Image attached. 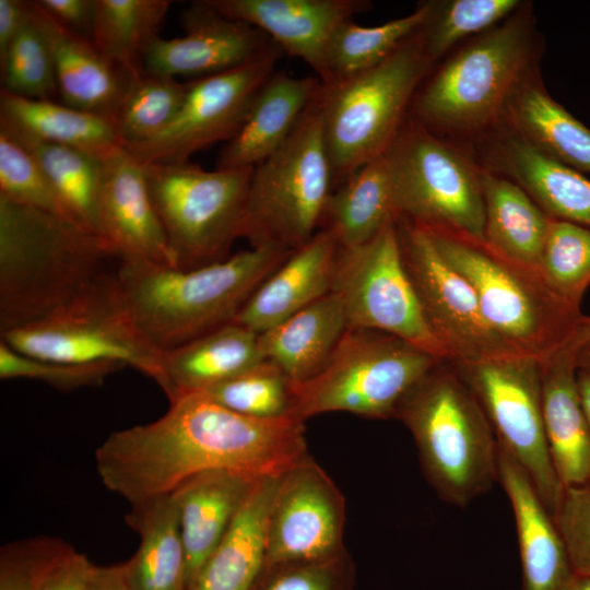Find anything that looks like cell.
<instances>
[{
	"label": "cell",
	"instance_id": "cell-12",
	"mask_svg": "<svg viewBox=\"0 0 590 590\" xmlns=\"http://www.w3.org/2000/svg\"><path fill=\"white\" fill-rule=\"evenodd\" d=\"M252 172L205 170L189 161L145 165L150 197L178 269L228 258L239 237Z\"/></svg>",
	"mask_w": 590,
	"mask_h": 590
},
{
	"label": "cell",
	"instance_id": "cell-14",
	"mask_svg": "<svg viewBox=\"0 0 590 590\" xmlns=\"http://www.w3.org/2000/svg\"><path fill=\"white\" fill-rule=\"evenodd\" d=\"M396 221L363 245L340 247L332 292L349 328L387 332L446 359L405 272Z\"/></svg>",
	"mask_w": 590,
	"mask_h": 590
},
{
	"label": "cell",
	"instance_id": "cell-15",
	"mask_svg": "<svg viewBox=\"0 0 590 590\" xmlns=\"http://www.w3.org/2000/svg\"><path fill=\"white\" fill-rule=\"evenodd\" d=\"M396 223L405 272L446 359L474 363L517 356L488 324L473 288L446 262L428 233L404 220Z\"/></svg>",
	"mask_w": 590,
	"mask_h": 590
},
{
	"label": "cell",
	"instance_id": "cell-48",
	"mask_svg": "<svg viewBox=\"0 0 590 590\" xmlns=\"http://www.w3.org/2000/svg\"><path fill=\"white\" fill-rule=\"evenodd\" d=\"M553 518L574 573L590 577V484L565 486Z\"/></svg>",
	"mask_w": 590,
	"mask_h": 590
},
{
	"label": "cell",
	"instance_id": "cell-45",
	"mask_svg": "<svg viewBox=\"0 0 590 590\" xmlns=\"http://www.w3.org/2000/svg\"><path fill=\"white\" fill-rule=\"evenodd\" d=\"M125 368L115 362L62 363L19 353L0 341V378L31 379L61 391L101 386L113 373Z\"/></svg>",
	"mask_w": 590,
	"mask_h": 590
},
{
	"label": "cell",
	"instance_id": "cell-7",
	"mask_svg": "<svg viewBox=\"0 0 590 590\" xmlns=\"http://www.w3.org/2000/svg\"><path fill=\"white\" fill-rule=\"evenodd\" d=\"M425 231L446 262L469 282L486 321L516 354L544 361L567 346L585 321L580 308L560 299L538 269L484 240Z\"/></svg>",
	"mask_w": 590,
	"mask_h": 590
},
{
	"label": "cell",
	"instance_id": "cell-23",
	"mask_svg": "<svg viewBox=\"0 0 590 590\" xmlns=\"http://www.w3.org/2000/svg\"><path fill=\"white\" fill-rule=\"evenodd\" d=\"M497 482L515 518L522 590H565L575 573L553 515L524 470L500 447Z\"/></svg>",
	"mask_w": 590,
	"mask_h": 590
},
{
	"label": "cell",
	"instance_id": "cell-1",
	"mask_svg": "<svg viewBox=\"0 0 590 590\" xmlns=\"http://www.w3.org/2000/svg\"><path fill=\"white\" fill-rule=\"evenodd\" d=\"M307 457L303 420L247 416L193 392L151 423L111 433L95 463L104 486L132 505L168 495L202 472L279 477Z\"/></svg>",
	"mask_w": 590,
	"mask_h": 590
},
{
	"label": "cell",
	"instance_id": "cell-22",
	"mask_svg": "<svg viewBox=\"0 0 590 590\" xmlns=\"http://www.w3.org/2000/svg\"><path fill=\"white\" fill-rule=\"evenodd\" d=\"M339 241L319 229L251 294L232 322L258 334L332 292Z\"/></svg>",
	"mask_w": 590,
	"mask_h": 590
},
{
	"label": "cell",
	"instance_id": "cell-11",
	"mask_svg": "<svg viewBox=\"0 0 590 590\" xmlns=\"http://www.w3.org/2000/svg\"><path fill=\"white\" fill-rule=\"evenodd\" d=\"M118 267V266H117ZM1 341L27 356L62 362H115L164 388L161 351L137 326L117 268L98 276L70 302L32 323L1 333Z\"/></svg>",
	"mask_w": 590,
	"mask_h": 590
},
{
	"label": "cell",
	"instance_id": "cell-6",
	"mask_svg": "<svg viewBox=\"0 0 590 590\" xmlns=\"http://www.w3.org/2000/svg\"><path fill=\"white\" fill-rule=\"evenodd\" d=\"M434 67L417 30L376 66L321 82L316 101L333 190L388 151Z\"/></svg>",
	"mask_w": 590,
	"mask_h": 590
},
{
	"label": "cell",
	"instance_id": "cell-39",
	"mask_svg": "<svg viewBox=\"0 0 590 590\" xmlns=\"http://www.w3.org/2000/svg\"><path fill=\"white\" fill-rule=\"evenodd\" d=\"M426 15L420 33L436 64L458 46L493 28L523 3L519 0L423 1Z\"/></svg>",
	"mask_w": 590,
	"mask_h": 590
},
{
	"label": "cell",
	"instance_id": "cell-43",
	"mask_svg": "<svg viewBox=\"0 0 590 590\" xmlns=\"http://www.w3.org/2000/svg\"><path fill=\"white\" fill-rule=\"evenodd\" d=\"M202 393L247 416L279 418L293 415L292 382L267 359Z\"/></svg>",
	"mask_w": 590,
	"mask_h": 590
},
{
	"label": "cell",
	"instance_id": "cell-27",
	"mask_svg": "<svg viewBox=\"0 0 590 590\" xmlns=\"http://www.w3.org/2000/svg\"><path fill=\"white\" fill-rule=\"evenodd\" d=\"M256 480L228 471L191 476L170 494L187 560L188 590L213 553Z\"/></svg>",
	"mask_w": 590,
	"mask_h": 590
},
{
	"label": "cell",
	"instance_id": "cell-52",
	"mask_svg": "<svg viewBox=\"0 0 590 590\" xmlns=\"http://www.w3.org/2000/svg\"><path fill=\"white\" fill-rule=\"evenodd\" d=\"M90 590H130L123 573L122 564L96 566L94 565Z\"/></svg>",
	"mask_w": 590,
	"mask_h": 590
},
{
	"label": "cell",
	"instance_id": "cell-31",
	"mask_svg": "<svg viewBox=\"0 0 590 590\" xmlns=\"http://www.w3.org/2000/svg\"><path fill=\"white\" fill-rule=\"evenodd\" d=\"M503 123L553 160L590 174V128L556 102L546 90L540 67L511 94Z\"/></svg>",
	"mask_w": 590,
	"mask_h": 590
},
{
	"label": "cell",
	"instance_id": "cell-38",
	"mask_svg": "<svg viewBox=\"0 0 590 590\" xmlns=\"http://www.w3.org/2000/svg\"><path fill=\"white\" fill-rule=\"evenodd\" d=\"M426 9L420 2L408 15L376 26H362L353 19L332 33L324 57L322 83L367 70L387 58L424 23Z\"/></svg>",
	"mask_w": 590,
	"mask_h": 590
},
{
	"label": "cell",
	"instance_id": "cell-54",
	"mask_svg": "<svg viewBox=\"0 0 590 590\" xmlns=\"http://www.w3.org/2000/svg\"><path fill=\"white\" fill-rule=\"evenodd\" d=\"M588 341H590V317H586L585 321L581 323L568 345L565 347L577 350Z\"/></svg>",
	"mask_w": 590,
	"mask_h": 590
},
{
	"label": "cell",
	"instance_id": "cell-2",
	"mask_svg": "<svg viewBox=\"0 0 590 590\" xmlns=\"http://www.w3.org/2000/svg\"><path fill=\"white\" fill-rule=\"evenodd\" d=\"M543 40L531 3L467 40L435 66L409 116L432 132L470 146L499 127L518 84L540 67Z\"/></svg>",
	"mask_w": 590,
	"mask_h": 590
},
{
	"label": "cell",
	"instance_id": "cell-30",
	"mask_svg": "<svg viewBox=\"0 0 590 590\" xmlns=\"http://www.w3.org/2000/svg\"><path fill=\"white\" fill-rule=\"evenodd\" d=\"M347 329L342 302L331 292L260 333L259 346L264 359L297 385L324 368Z\"/></svg>",
	"mask_w": 590,
	"mask_h": 590
},
{
	"label": "cell",
	"instance_id": "cell-29",
	"mask_svg": "<svg viewBox=\"0 0 590 590\" xmlns=\"http://www.w3.org/2000/svg\"><path fill=\"white\" fill-rule=\"evenodd\" d=\"M263 361L259 334L229 322L162 351L163 391L172 402L182 394L203 392Z\"/></svg>",
	"mask_w": 590,
	"mask_h": 590
},
{
	"label": "cell",
	"instance_id": "cell-53",
	"mask_svg": "<svg viewBox=\"0 0 590 590\" xmlns=\"http://www.w3.org/2000/svg\"><path fill=\"white\" fill-rule=\"evenodd\" d=\"M577 384H578L580 401H581L585 416H586L588 427L590 430V375L581 370H578Z\"/></svg>",
	"mask_w": 590,
	"mask_h": 590
},
{
	"label": "cell",
	"instance_id": "cell-18",
	"mask_svg": "<svg viewBox=\"0 0 590 590\" xmlns=\"http://www.w3.org/2000/svg\"><path fill=\"white\" fill-rule=\"evenodd\" d=\"M181 23L185 35L153 42L143 59L144 72L198 80L248 62L272 42L257 27L219 14L204 0L184 11Z\"/></svg>",
	"mask_w": 590,
	"mask_h": 590
},
{
	"label": "cell",
	"instance_id": "cell-5",
	"mask_svg": "<svg viewBox=\"0 0 590 590\" xmlns=\"http://www.w3.org/2000/svg\"><path fill=\"white\" fill-rule=\"evenodd\" d=\"M394 417L411 433L423 472L444 502L464 507L498 481L496 437L456 363L442 359L432 368Z\"/></svg>",
	"mask_w": 590,
	"mask_h": 590
},
{
	"label": "cell",
	"instance_id": "cell-17",
	"mask_svg": "<svg viewBox=\"0 0 590 590\" xmlns=\"http://www.w3.org/2000/svg\"><path fill=\"white\" fill-rule=\"evenodd\" d=\"M344 523L343 495L307 457L280 479L269 518L267 564L320 560L346 552Z\"/></svg>",
	"mask_w": 590,
	"mask_h": 590
},
{
	"label": "cell",
	"instance_id": "cell-28",
	"mask_svg": "<svg viewBox=\"0 0 590 590\" xmlns=\"http://www.w3.org/2000/svg\"><path fill=\"white\" fill-rule=\"evenodd\" d=\"M280 479L253 482L189 590H252L267 564L269 518Z\"/></svg>",
	"mask_w": 590,
	"mask_h": 590
},
{
	"label": "cell",
	"instance_id": "cell-19",
	"mask_svg": "<svg viewBox=\"0 0 590 590\" xmlns=\"http://www.w3.org/2000/svg\"><path fill=\"white\" fill-rule=\"evenodd\" d=\"M101 236L119 261L143 260L176 267L153 206L145 165L123 146L99 156Z\"/></svg>",
	"mask_w": 590,
	"mask_h": 590
},
{
	"label": "cell",
	"instance_id": "cell-4",
	"mask_svg": "<svg viewBox=\"0 0 590 590\" xmlns=\"http://www.w3.org/2000/svg\"><path fill=\"white\" fill-rule=\"evenodd\" d=\"M292 252L251 247L192 270L122 260L117 274L137 326L162 352L232 322L258 286Z\"/></svg>",
	"mask_w": 590,
	"mask_h": 590
},
{
	"label": "cell",
	"instance_id": "cell-10",
	"mask_svg": "<svg viewBox=\"0 0 590 590\" xmlns=\"http://www.w3.org/2000/svg\"><path fill=\"white\" fill-rule=\"evenodd\" d=\"M442 359L390 333L349 328L319 374L292 384L293 415L303 421L331 412L394 417L408 393Z\"/></svg>",
	"mask_w": 590,
	"mask_h": 590
},
{
	"label": "cell",
	"instance_id": "cell-44",
	"mask_svg": "<svg viewBox=\"0 0 590 590\" xmlns=\"http://www.w3.org/2000/svg\"><path fill=\"white\" fill-rule=\"evenodd\" d=\"M0 196L71 221L58 193L36 158L9 131L1 127Z\"/></svg>",
	"mask_w": 590,
	"mask_h": 590
},
{
	"label": "cell",
	"instance_id": "cell-50",
	"mask_svg": "<svg viewBox=\"0 0 590 590\" xmlns=\"http://www.w3.org/2000/svg\"><path fill=\"white\" fill-rule=\"evenodd\" d=\"M94 564L72 548L39 590H90Z\"/></svg>",
	"mask_w": 590,
	"mask_h": 590
},
{
	"label": "cell",
	"instance_id": "cell-8",
	"mask_svg": "<svg viewBox=\"0 0 590 590\" xmlns=\"http://www.w3.org/2000/svg\"><path fill=\"white\" fill-rule=\"evenodd\" d=\"M332 190L315 98L284 144L253 167L239 237L252 248L298 249L319 231Z\"/></svg>",
	"mask_w": 590,
	"mask_h": 590
},
{
	"label": "cell",
	"instance_id": "cell-56",
	"mask_svg": "<svg viewBox=\"0 0 590 590\" xmlns=\"http://www.w3.org/2000/svg\"><path fill=\"white\" fill-rule=\"evenodd\" d=\"M565 590H590V577L575 574Z\"/></svg>",
	"mask_w": 590,
	"mask_h": 590
},
{
	"label": "cell",
	"instance_id": "cell-9",
	"mask_svg": "<svg viewBox=\"0 0 590 590\" xmlns=\"http://www.w3.org/2000/svg\"><path fill=\"white\" fill-rule=\"evenodd\" d=\"M385 157L397 220L484 240L481 166L470 148L408 115Z\"/></svg>",
	"mask_w": 590,
	"mask_h": 590
},
{
	"label": "cell",
	"instance_id": "cell-32",
	"mask_svg": "<svg viewBox=\"0 0 590 590\" xmlns=\"http://www.w3.org/2000/svg\"><path fill=\"white\" fill-rule=\"evenodd\" d=\"M126 522L140 536L138 550L122 564L130 590H188L186 552L172 494L132 504Z\"/></svg>",
	"mask_w": 590,
	"mask_h": 590
},
{
	"label": "cell",
	"instance_id": "cell-55",
	"mask_svg": "<svg viewBox=\"0 0 590 590\" xmlns=\"http://www.w3.org/2000/svg\"><path fill=\"white\" fill-rule=\"evenodd\" d=\"M576 363L578 370L590 375V341L576 350Z\"/></svg>",
	"mask_w": 590,
	"mask_h": 590
},
{
	"label": "cell",
	"instance_id": "cell-25",
	"mask_svg": "<svg viewBox=\"0 0 590 590\" xmlns=\"http://www.w3.org/2000/svg\"><path fill=\"white\" fill-rule=\"evenodd\" d=\"M32 3L50 44L61 103L115 122L132 76L104 57L90 39L63 28L36 1Z\"/></svg>",
	"mask_w": 590,
	"mask_h": 590
},
{
	"label": "cell",
	"instance_id": "cell-36",
	"mask_svg": "<svg viewBox=\"0 0 590 590\" xmlns=\"http://www.w3.org/2000/svg\"><path fill=\"white\" fill-rule=\"evenodd\" d=\"M168 0H95L91 42L109 61L137 76L157 39L170 7Z\"/></svg>",
	"mask_w": 590,
	"mask_h": 590
},
{
	"label": "cell",
	"instance_id": "cell-42",
	"mask_svg": "<svg viewBox=\"0 0 590 590\" xmlns=\"http://www.w3.org/2000/svg\"><path fill=\"white\" fill-rule=\"evenodd\" d=\"M0 69L2 91L46 101L58 94L52 51L33 3L32 19L0 56Z\"/></svg>",
	"mask_w": 590,
	"mask_h": 590
},
{
	"label": "cell",
	"instance_id": "cell-21",
	"mask_svg": "<svg viewBox=\"0 0 590 590\" xmlns=\"http://www.w3.org/2000/svg\"><path fill=\"white\" fill-rule=\"evenodd\" d=\"M219 14L263 32L322 81L329 39L342 22L371 7L366 0H204Z\"/></svg>",
	"mask_w": 590,
	"mask_h": 590
},
{
	"label": "cell",
	"instance_id": "cell-20",
	"mask_svg": "<svg viewBox=\"0 0 590 590\" xmlns=\"http://www.w3.org/2000/svg\"><path fill=\"white\" fill-rule=\"evenodd\" d=\"M477 163L519 185L552 219L590 227V179L503 123L471 144Z\"/></svg>",
	"mask_w": 590,
	"mask_h": 590
},
{
	"label": "cell",
	"instance_id": "cell-13",
	"mask_svg": "<svg viewBox=\"0 0 590 590\" xmlns=\"http://www.w3.org/2000/svg\"><path fill=\"white\" fill-rule=\"evenodd\" d=\"M456 365L477 397L498 447L524 470L553 515L564 486L546 439L541 361L517 355Z\"/></svg>",
	"mask_w": 590,
	"mask_h": 590
},
{
	"label": "cell",
	"instance_id": "cell-24",
	"mask_svg": "<svg viewBox=\"0 0 590 590\" xmlns=\"http://www.w3.org/2000/svg\"><path fill=\"white\" fill-rule=\"evenodd\" d=\"M320 85L317 76L274 72L256 94L238 132L220 151L215 168L256 167L272 155L288 139Z\"/></svg>",
	"mask_w": 590,
	"mask_h": 590
},
{
	"label": "cell",
	"instance_id": "cell-16",
	"mask_svg": "<svg viewBox=\"0 0 590 590\" xmlns=\"http://www.w3.org/2000/svg\"><path fill=\"white\" fill-rule=\"evenodd\" d=\"M283 50L274 43L234 69L189 81L173 121L154 138L123 146L142 164L188 162L196 152L228 142L240 129L261 86L275 72Z\"/></svg>",
	"mask_w": 590,
	"mask_h": 590
},
{
	"label": "cell",
	"instance_id": "cell-35",
	"mask_svg": "<svg viewBox=\"0 0 590 590\" xmlns=\"http://www.w3.org/2000/svg\"><path fill=\"white\" fill-rule=\"evenodd\" d=\"M396 220L392 184L384 154L332 190L319 229L331 231L340 247H356Z\"/></svg>",
	"mask_w": 590,
	"mask_h": 590
},
{
	"label": "cell",
	"instance_id": "cell-49",
	"mask_svg": "<svg viewBox=\"0 0 590 590\" xmlns=\"http://www.w3.org/2000/svg\"><path fill=\"white\" fill-rule=\"evenodd\" d=\"M36 3L60 26L91 40L95 0H37Z\"/></svg>",
	"mask_w": 590,
	"mask_h": 590
},
{
	"label": "cell",
	"instance_id": "cell-34",
	"mask_svg": "<svg viewBox=\"0 0 590 590\" xmlns=\"http://www.w3.org/2000/svg\"><path fill=\"white\" fill-rule=\"evenodd\" d=\"M0 126L97 156L122 146L111 119L55 101L25 98L2 90Z\"/></svg>",
	"mask_w": 590,
	"mask_h": 590
},
{
	"label": "cell",
	"instance_id": "cell-33",
	"mask_svg": "<svg viewBox=\"0 0 590 590\" xmlns=\"http://www.w3.org/2000/svg\"><path fill=\"white\" fill-rule=\"evenodd\" d=\"M480 176L484 241L504 256L538 269L551 217L511 179L483 166Z\"/></svg>",
	"mask_w": 590,
	"mask_h": 590
},
{
	"label": "cell",
	"instance_id": "cell-41",
	"mask_svg": "<svg viewBox=\"0 0 590 590\" xmlns=\"http://www.w3.org/2000/svg\"><path fill=\"white\" fill-rule=\"evenodd\" d=\"M538 270L560 299L580 308L590 285V227L551 217Z\"/></svg>",
	"mask_w": 590,
	"mask_h": 590
},
{
	"label": "cell",
	"instance_id": "cell-40",
	"mask_svg": "<svg viewBox=\"0 0 590 590\" xmlns=\"http://www.w3.org/2000/svg\"><path fill=\"white\" fill-rule=\"evenodd\" d=\"M189 82L142 72L132 76L115 125L122 146L145 142L162 132L178 114Z\"/></svg>",
	"mask_w": 590,
	"mask_h": 590
},
{
	"label": "cell",
	"instance_id": "cell-26",
	"mask_svg": "<svg viewBox=\"0 0 590 590\" xmlns=\"http://www.w3.org/2000/svg\"><path fill=\"white\" fill-rule=\"evenodd\" d=\"M576 350L541 361L546 439L563 486L590 484V430L577 384Z\"/></svg>",
	"mask_w": 590,
	"mask_h": 590
},
{
	"label": "cell",
	"instance_id": "cell-37",
	"mask_svg": "<svg viewBox=\"0 0 590 590\" xmlns=\"http://www.w3.org/2000/svg\"><path fill=\"white\" fill-rule=\"evenodd\" d=\"M0 127L9 131L36 158L58 193L70 220L101 236L99 156L74 148L39 141Z\"/></svg>",
	"mask_w": 590,
	"mask_h": 590
},
{
	"label": "cell",
	"instance_id": "cell-3",
	"mask_svg": "<svg viewBox=\"0 0 590 590\" xmlns=\"http://www.w3.org/2000/svg\"><path fill=\"white\" fill-rule=\"evenodd\" d=\"M115 262L97 234L0 196V332L51 314Z\"/></svg>",
	"mask_w": 590,
	"mask_h": 590
},
{
	"label": "cell",
	"instance_id": "cell-47",
	"mask_svg": "<svg viewBox=\"0 0 590 590\" xmlns=\"http://www.w3.org/2000/svg\"><path fill=\"white\" fill-rule=\"evenodd\" d=\"M355 567L344 552L335 557L266 564L252 590H353Z\"/></svg>",
	"mask_w": 590,
	"mask_h": 590
},
{
	"label": "cell",
	"instance_id": "cell-46",
	"mask_svg": "<svg viewBox=\"0 0 590 590\" xmlns=\"http://www.w3.org/2000/svg\"><path fill=\"white\" fill-rule=\"evenodd\" d=\"M72 548L48 535L5 544L0 551V590H39Z\"/></svg>",
	"mask_w": 590,
	"mask_h": 590
},
{
	"label": "cell",
	"instance_id": "cell-51",
	"mask_svg": "<svg viewBox=\"0 0 590 590\" xmlns=\"http://www.w3.org/2000/svg\"><path fill=\"white\" fill-rule=\"evenodd\" d=\"M32 19V1L0 0V56Z\"/></svg>",
	"mask_w": 590,
	"mask_h": 590
}]
</instances>
